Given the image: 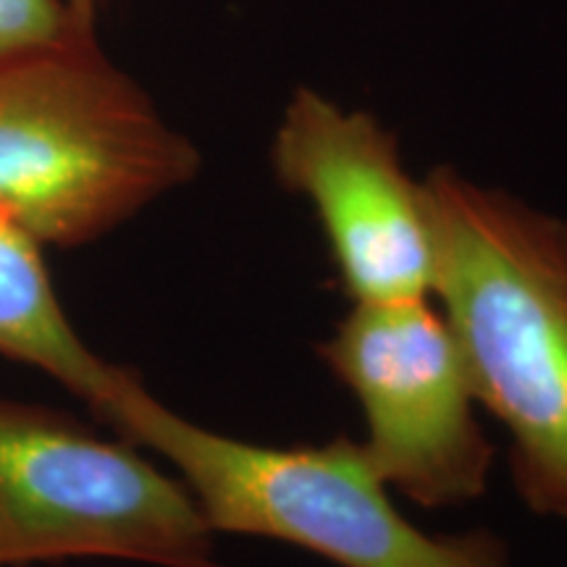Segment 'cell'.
Returning <instances> with one entry per match:
<instances>
[{
	"instance_id": "obj_1",
	"label": "cell",
	"mask_w": 567,
	"mask_h": 567,
	"mask_svg": "<svg viewBox=\"0 0 567 567\" xmlns=\"http://www.w3.org/2000/svg\"><path fill=\"white\" fill-rule=\"evenodd\" d=\"M434 289L523 502L567 523V221L452 166L423 176Z\"/></svg>"
},
{
	"instance_id": "obj_2",
	"label": "cell",
	"mask_w": 567,
	"mask_h": 567,
	"mask_svg": "<svg viewBox=\"0 0 567 567\" xmlns=\"http://www.w3.org/2000/svg\"><path fill=\"white\" fill-rule=\"evenodd\" d=\"M200 166L95 30L0 53V208L40 245L95 243Z\"/></svg>"
},
{
	"instance_id": "obj_3",
	"label": "cell",
	"mask_w": 567,
	"mask_h": 567,
	"mask_svg": "<svg viewBox=\"0 0 567 567\" xmlns=\"http://www.w3.org/2000/svg\"><path fill=\"white\" fill-rule=\"evenodd\" d=\"M97 421L168 460L213 534L292 544L339 567H513L488 530L429 534L396 509L363 444L271 446L197 425L124 368Z\"/></svg>"
},
{
	"instance_id": "obj_4",
	"label": "cell",
	"mask_w": 567,
	"mask_h": 567,
	"mask_svg": "<svg viewBox=\"0 0 567 567\" xmlns=\"http://www.w3.org/2000/svg\"><path fill=\"white\" fill-rule=\"evenodd\" d=\"M124 559L224 567L179 478L74 415L0 396V565Z\"/></svg>"
},
{
	"instance_id": "obj_5",
	"label": "cell",
	"mask_w": 567,
	"mask_h": 567,
	"mask_svg": "<svg viewBox=\"0 0 567 567\" xmlns=\"http://www.w3.org/2000/svg\"><path fill=\"white\" fill-rule=\"evenodd\" d=\"M318 358L358 400L360 444L389 488L429 509L486 494L494 446L463 352L431 297L352 302Z\"/></svg>"
},
{
	"instance_id": "obj_6",
	"label": "cell",
	"mask_w": 567,
	"mask_h": 567,
	"mask_svg": "<svg viewBox=\"0 0 567 567\" xmlns=\"http://www.w3.org/2000/svg\"><path fill=\"white\" fill-rule=\"evenodd\" d=\"M268 158L284 193L313 208L350 302L431 297L434 234L423 179L410 176L394 132L373 113L300 84Z\"/></svg>"
},
{
	"instance_id": "obj_7",
	"label": "cell",
	"mask_w": 567,
	"mask_h": 567,
	"mask_svg": "<svg viewBox=\"0 0 567 567\" xmlns=\"http://www.w3.org/2000/svg\"><path fill=\"white\" fill-rule=\"evenodd\" d=\"M40 247L0 208V354L48 373L101 415L124 365L103 360L76 334Z\"/></svg>"
},
{
	"instance_id": "obj_8",
	"label": "cell",
	"mask_w": 567,
	"mask_h": 567,
	"mask_svg": "<svg viewBox=\"0 0 567 567\" xmlns=\"http://www.w3.org/2000/svg\"><path fill=\"white\" fill-rule=\"evenodd\" d=\"M95 30L71 11L69 0H0V53L48 45Z\"/></svg>"
},
{
	"instance_id": "obj_9",
	"label": "cell",
	"mask_w": 567,
	"mask_h": 567,
	"mask_svg": "<svg viewBox=\"0 0 567 567\" xmlns=\"http://www.w3.org/2000/svg\"><path fill=\"white\" fill-rule=\"evenodd\" d=\"M71 11L80 17L84 24H92L95 27V19H97V11H101L103 0H69Z\"/></svg>"
},
{
	"instance_id": "obj_10",
	"label": "cell",
	"mask_w": 567,
	"mask_h": 567,
	"mask_svg": "<svg viewBox=\"0 0 567 567\" xmlns=\"http://www.w3.org/2000/svg\"><path fill=\"white\" fill-rule=\"evenodd\" d=\"M0 567H3V565H0Z\"/></svg>"
}]
</instances>
